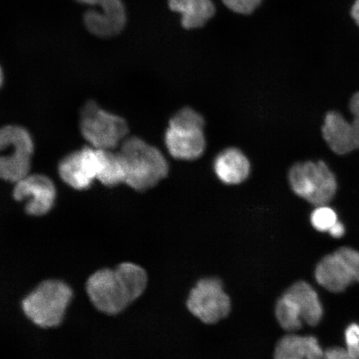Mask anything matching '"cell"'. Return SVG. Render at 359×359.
Masks as SVG:
<instances>
[{"mask_svg":"<svg viewBox=\"0 0 359 359\" xmlns=\"http://www.w3.org/2000/svg\"><path fill=\"white\" fill-rule=\"evenodd\" d=\"M148 282L144 269L133 262L103 268L89 276L86 291L98 312L109 316L123 313L144 293Z\"/></svg>","mask_w":359,"mask_h":359,"instance_id":"1","label":"cell"},{"mask_svg":"<svg viewBox=\"0 0 359 359\" xmlns=\"http://www.w3.org/2000/svg\"><path fill=\"white\" fill-rule=\"evenodd\" d=\"M119 147L127 165L125 184L132 189L137 191L151 189L167 177L168 161L156 147L137 137H128Z\"/></svg>","mask_w":359,"mask_h":359,"instance_id":"2","label":"cell"},{"mask_svg":"<svg viewBox=\"0 0 359 359\" xmlns=\"http://www.w3.org/2000/svg\"><path fill=\"white\" fill-rule=\"evenodd\" d=\"M74 291L65 281L43 280L22 300V311L29 320L42 329H53L64 321Z\"/></svg>","mask_w":359,"mask_h":359,"instance_id":"3","label":"cell"},{"mask_svg":"<svg viewBox=\"0 0 359 359\" xmlns=\"http://www.w3.org/2000/svg\"><path fill=\"white\" fill-rule=\"evenodd\" d=\"M324 309L317 292L307 282L292 285L276 305V317L283 330L302 329L304 325L316 326L322 320Z\"/></svg>","mask_w":359,"mask_h":359,"instance_id":"4","label":"cell"},{"mask_svg":"<svg viewBox=\"0 0 359 359\" xmlns=\"http://www.w3.org/2000/svg\"><path fill=\"white\" fill-rule=\"evenodd\" d=\"M80 130L88 146L100 150H116L129 133L126 120L89 101L80 112Z\"/></svg>","mask_w":359,"mask_h":359,"instance_id":"5","label":"cell"},{"mask_svg":"<svg viewBox=\"0 0 359 359\" xmlns=\"http://www.w3.org/2000/svg\"><path fill=\"white\" fill-rule=\"evenodd\" d=\"M34 144L20 126L0 128V180L15 183L30 173Z\"/></svg>","mask_w":359,"mask_h":359,"instance_id":"6","label":"cell"},{"mask_svg":"<svg viewBox=\"0 0 359 359\" xmlns=\"http://www.w3.org/2000/svg\"><path fill=\"white\" fill-rule=\"evenodd\" d=\"M292 190L313 205H327L337 191L333 172L322 161L296 163L289 172Z\"/></svg>","mask_w":359,"mask_h":359,"instance_id":"7","label":"cell"},{"mask_svg":"<svg viewBox=\"0 0 359 359\" xmlns=\"http://www.w3.org/2000/svg\"><path fill=\"white\" fill-rule=\"evenodd\" d=\"M187 306L204 324L214 325L230 314L231 300L224 292L221 280L204 278L191 290Z\"/></svg>","mask_w":359,"mask_h":359,"instance_id":"8","label":"cell"},{"mask_svg":"<svg viewBox=\"0 0 359 359\" xmlns=\"http://www.w3.org/2000/svg\"><path fill=\"white\" fill-rule=\"evenodd\" d=\"M318 284L333 293H340L353 283H359V252L342 247L327 255L318 264L314 272Z\"/></svg>","mask_w":359,"mask_h":359,"instance_id":"9","label":"cell"},{"mask_svg":"<svg viewBox=\"0 0 359 359\" xmlns=\"http://www.w3.org/2000/svg\"><path fill=\"white\" fill-rule=\"evenodd\" d=\"M102 157L103 150L90 146L72 152L58 165L60 177L74 189L86 190L94 181H97Z\"/></svg>","mask_w":359,"mask_h":359,"instance_id":"10","label":"cell"},{"mask_svg":"<svg viewBox=\"0 0 359 359\" xmlns=\"http://www.w3.org/2000/svg\"><path fill=\"white\" fill-rule=\"evenodd\" d=\"M13 196L18 201H28L25 212L32 217H43L53 209L56 200V188L45 175L29 173L15 183Z\"/></svg>","mask_w":359,"mask_h":359,"instance_id":"11","label":"cell"},{"mask_svg":"<svg viewBox=\"0 0 359 359\" xmlns=\"http://www.w3.org/2000/svg\"><path fill=\"white\" fill-rule=\"evenodd\" d=\"M101 11L89 10L84 24L90 33L100 38H110L122 32L127 22V13L122 0H101Z\"/></svg>","mask_w":359,"mask_h":359,"instance_id":"12","label":"cell"},{"mask_svg":"<svg viewBox=\"0 0 359 359\" xmlns=\"http://www.w3.org/2000/svg\"><path fill=\"white\" fill-rule=\"evenodd\" d=\"M165 142L170 156L185 161L199 158L204 154L206 146L201 129L168 127Z\"/></svg>","mask_w":359,"mask_h":359,"instance_id":"13","label":"cell"},{"mask_svg":"<svg viewBox=\"0 0 359 359\" xmlns=\"http://www.w3.org/2000/svg\"><path fill=\"white\" fill-rule=\"evenodd\" d=\"M214 170L223 183L239 185L248 178L250 163L243 152L236 148H228L215 158Z\"/></svg>","mask_w":359,"mask_h":359,"instance_id":"14","label":"cell"},{"mask_svg":"<svg viewBox=\"0 0 359 359\" xmlns=\"http://www.w3.org/2000/svg\"><path fill=\"white\" fill-rule=\"evenodd\" d=\"M322 134L327 146L336 154L344 155L356 150L350 123L339 112H327Z\"/></svg>","mask_w":359,"mask_h":359,"instance_id":"15","label":"cell"},{"mask_svg":"<svg viewBox=\"0 0 359 359\" xmlns=\"http://www.w3.org/2000/svg\"><path fill=\"white\" fill-rule=\"evenodd\" d=\"M324 352L316 337L288 334L277 344L273 359H322Z\"/></svg>","mask_w":359,"mask_h":359,"instance_id":"16","label":"cell"},{"mask_svg":"<svg viewBox=\"0 0 359 359\" xmlns=\"http://www.w3.org/2000/svg\"><path fill=\"white\" fill-rule=\"evenodd\" d=\"M170 10L181 13L184 29L202 28L215 15L212 0H169Z\"/></svg>","mask_w":359,"mask_h":359,"instance_id":"17","label":"cell"},{"mask_svg":"<svg viewBox=\"0 0 359 359\" xmlns=\"http://www.w3.org/2000/svg\"><path fill=\"white\" fill-rule=\"evenodd\" d=\"M127 165L120 151L103 150L100 173L97 181L106 187H116L126 183Z\"/></svg>","mask_w":359,"mask_h":359,"instance_id":"18","label":"cell"},{"mask_svg":"<svg viewBox=\"0 0 359 359\" xmlns=\"http://www.w3.org/2000/svg\"><path fill=\"white\" fill-rule=\"evenodd\" d=\"M169 127L203 130L205 121L203 116L191 107H184L170 120Z\"/></svg>","mask_w":359,"mask_h":359,"instance_id":"19","label":"cell"},{"mask_svg":"<svg viewBox=\"0 0 359 359\" xmlns=\"http://www.w3.org/2000/svg\"><path fill=\"white\" fill-rule=\"evenodd\" d=\"M311 224L318 231H329L330 228L338 222L334 210L327 205L318 206L311 214Z\"/></svg>","mask_w":359,"mask_h":359,"instance_id":"20","label":"cell"},{"mask_svg":"<svg viewBox=\"0 0 359 359\" xmlns=\"http://www.w3.org/2000/svg\"><path fill=\"white\" fill-rule=\"evenodd\" d=\"M262 0H222L229 10L240 15H251L262 4Z\"/></svg>","mask_w":359,"mask_h":359,"instance_id":"21","label":"cell"},{"mask_svg":"<svg viewBox=\"0 0 359 359\" xmlns=\"http://www.w3.org/2000/svg\"><path fill=\"white\" fill-rule=\"evenodd\" d=\"M345 344L350 356L359 359V325H350L345 331Z\"/></svg>","mask_w":359,"mask_h":359,"instance_id":"22","label":"cell"},{"mask_svg":"<svg viewBox=\"0 0 359 359\" xmlns=\"http://www.w3.org/2000/svg\"><path fill=\"white\" fill-rule=\"evenodd\" d=\"M349 109L353 116L350 123L355 149H359V93L354 94L349 103Z\"/></svg>","mask_w":359,"mask_h":359,"instance_id":"23","label":"cell"},{"mask_svg":"<svg viewBox=\"0 0 359 359\" xmlns=\"http://www.w3.org/2000/svg\"><path fill=\"white\" fill-rule=\"evenodd\" d=\"M322 359H353L346 348L334 347L324 352Z\"/></svg>","mask_w":359,"mask_h":359,"instance_id":"24","label":"cell"},{"mask_svg":"<svg viewBox=\"0 0 359 359\" xmlns=\"http://www.w3.org/2000/svg\"><path fill=\"white\" fill-rule=\"evenodd\" d=\"M329 232L331 236H333L334 238H340L344 235L345 228L344 224L338 221L330 228Z\"/></svg>","mask_w":359,"mask_h":359,"instance_id":"25","label":"cell"},{"mask_svg":"<svg viewBox=\"0 0 359 359\" xmlns=\"http://www.w3.org/2000/svg\"><path fill=\"white\" fill-rule=\"evenodd\" d=\"M351 16L354 22L359 27V0L354 1L351 8Z\"/></svg>","mask_w":359,"mask_h":359,"instance_id":"26","label":"cell"},{"mask_svg":"<svg viewBox=\"0 0 359 359\" xmlns=\"http://www.w3.org/2000/svg\"><path fill=\"white\" fill-rule=\"evenodd\" d=\"M80 4H86V6H96L100 4L101 0H75Z\"/></svg>","mask_w":359,"mask_h":359,"instance_id":"27","label":"cell"},{"mask_svg":"<svg viewBox=\"0 0 359 359\" xmlns=\"http://www.w3.org/2000/svg\"><path fill=\"white\" fill-rule=\"evenodd\" d=\"M3 82H4V73H3L1 67H0V88L2 87Z\"/></svg>","mask_w":359,"mask_h":359,"instance_id":"28","label":"cell"}]
</instances>
